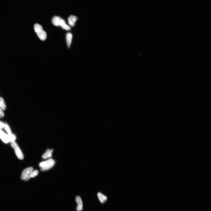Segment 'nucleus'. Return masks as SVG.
<instances>
[{
    "mask_svg": "<svg viewBox=\"0 0 211 211\" xmlns=\"http://www.w3.org/2000/svg\"><path fill=\"white\" fill-rule=\"evenodd\" d=\"M76 201L77 203V211H81L83 209V203L81 198L80 197L77 196L76 197Z\"/></svg>",
    "mask_w": 211,
    "mask_h": 211,
    "instance_id": "obj_5",
    "label": "nucleus"
},
{
    "mask_svg": "<svg viewBox=\"0 0 211 211\" xmlns=\"http://www.w3.org/2000/svg\"><path fill=\"white\" fill-rule=\"evenodd\" d=\"M0 107L4 110H6L7 108L4 99L1 97H0Z\"/></svg>",
    "mask_w": 211,
    "mask_h": 211,
    "instance_id": "obj_14",
    "label": "nucleus"
},
{
    "mask_svg": "<svg viewBox=\"0 0 211 211\" xmlns=\"http://www.w3.org/2000/svg\"><path fill=\"white\" fill-rule=\"evenodd\" d=\"M59 26L61 27L64 30L67 31L70 30L71 28L68 25H67L65 23V20L61 19L59 23Z\"/></svg>",
    "mask_w": 211,
    "mask_h": 211,
    "instance_id": "obj_8",
    "label": "nucleus"
},
{
    "mask_svg": "<svg viewBox=\"0 0 211 211\" xmlns=\"http://www.w3.org/2000/svg\"><path fill=\"white\" fill-rule=\"evenodd\" d=\"M5 127V125L2 123V122L0 121V129L3 128Z\"/></svg>",
    "mask_w": 211,
    "mask_h": 211,
    "instance_id": "obj_18",
    "label": "nucleus"
},
{
    "mask_svg": "<svg viewBox=\"0 0 211 211\" xmlns=\"http://www.w3.org/2000/svg\"><path fill=\"white\" fill-rule=\"evenodd\" d=\"M39 173L38 171L37 170H35L31 172L29 175H28L27 178H26L24 180L25 181H28L30 178H34L36 176H37Z\"/></svg>",
    "mask_w": 211,
    "mask_h": 211,
    "instance_id": "obj_13",
    "label": "nucleus"
},
{
    "mask_svg": "<svg viewBox=\"0 0 211 211\" xmlns=\"http://www.w3.org/2000/svg\"><path fill=\"white\" fill-rule=\"evenodd\" d=\"M72 35L71 33H68L66 36L67 43L68 47L69 48L70 45H71Z\"/></svg>",
    "mask_w": 211,
    "mask_h": 211,
    "instance_id": "obj_10",
    "label": "nucleus"
},
{
    "mask_svg": "<svg viewBox=\"0 0 211 211\" xmlns=\"http://www.w3.org/2000/svg\"><path fill=\"white\" fill-rule=\"evenodd\" d=\"M11 145L14 148L17 158L20 160H23L24 158L23 154L17 143L14 141L11 142Z\"/></svg>",
    "mask_w": 211,
    "mask_h": 211,
    "instance_id": "obj_3",
    "label": "nucleus"
},
{
    "mask_svg": "<svg viewBox=\"0 0 211 211\" xmlns=\"http://www.w3.org/2000/svg\"><path fill=\"white\" fill-rule=\"evenodd\" d=\"M77 19V17L75 16H70L68 19V22L69 25L72 27L74 26L75 25V22L76 21Z\"/></svg>",
    "mask_w": 211,
    "mask_h": 211,
    "instance_id": "obj_7",
    "label": "nucleus"
},
{
    "mask_svg": "<svg viewBox=\"0 0 211 211\" xmlns=\"http://www.w3.org/2000/svg\"><path fill=\"white\" fill-rule=\"evenodd\" d=\"M55 163V161L53 159L50 158L47 160L40 163L39 166L41 168V171H46L52 168Z\"/></svg>",
    "mask_w": 211,
    "mask_h": 211,
    "instance_id": "obj_2",
    "label": "nucleus"
},
{
    "mask_svg": "<svg viewBox=\"0 0 211 211\" xmlns=\"http://www.w3.org/2000/svg\"><path fill=\"white\" fill-rule=\"evenodd\" d=\"M9 137L10 141L13 142L14 141L15 139V137L14 135H8Z\"/></svg>",
    "mask_w": 211,
    "mask_h": 211,
    "instance_id": "obj_16",
    "label": "nucleus"
},
{
    "mask_svg": "<svg viewBox=\"0 0 211 211\" xmlns=\"http://www.w3.org/2000/svg\"><path fill=\"white\" fill-rule=\"evenodd\" d=\"M34 29L38 37L41 40H46L47 37L46 32L43 30V27L38 23H36L34 25Z\"/></svg>",
    "mask_w": 211,
    "mask_h": 211,
    "instance_id": "obj_1",
    "label": "nucleus"
},
{
    "mask_svg": "<svg viewBox=\"0 0 211 211\" xmlns=\"http://www.w3.org/2000/svg\"><path fill=\"white\" fill-rule=\"evenodd\" d=\"M0 138L5 143H7L10 142L8 135L1 131L0 129Z\"/></svg>",
    "mask_w": 211,
    "mask_h": 211,
    "instance_id": "obj_6",
    "label": "nucleus"
},
{
    "mask_svg": "<svg viewBox=\"0 0 211 211\" xmlns=\"http://www.w3.org/2000/svg\"><path fill=\"white\" fill-rule=\"evenodd\" d=\"M53 151L52 149H48L42 156V158L43 159H46L51 158L52 156V153Z\"/></svg>",
    "mask_w": 211,
    "mask_h": 211,
    "instance_id": "obj_9",
    "label": "nucleus"
},
{
    "mask_svg": "<svg viewBox=\"0 0 211 211\" xmlns=\"http://www.w3.org/2000/svg\"><path fill=\"white\" fill-rule=\"evenodd\" d=\"M4 115V112L2 111V109L0 107V118L3 117Z\"/></svg>",
    "mask_w": 211,
    "mask_h": 211,
    "instance_id": "obj_17",
    "label": "nucleus"
},
{
    "mask_svg": "<svg viewBox=\"0 0 211 211\" xmlns=\"http://www.w3.org/2000/svg\"><path fill=\"white\" fill-rule=\"evenodd\" d=\"M97 196L101 203H105L107 199V197L101 193L99 192L97 194Z\"/></svg>",
    "mask_w": 211,
    "mask_h": 211,
    "instance_id": "obj_12",
    "label": "nucleus"
},
{
    "mask_svg": "<svg viewBox=\"0 0 211 211\" xmlns=\"http://www.w3.org/2000/svg\"><path fill=\"white\" fill-rule=\"evenodd\" d=\"M33 170V168L32 167L24 169L22 173L21 176V179L24 180Z\"/></svg>",
    "mask_w": 211,
    "mask_h": 211,
    "instance_id": "obj_4",
    "label": "nucleus"
},
{
    "mask_svg": "<svg viewBox=\"0 0 211 211\" xmlns=\"http://www.w3.org/2000/svg\"><path fill=\"white\" fill-rule=\"evenodd\" d=\"M62 18L58 17H54L52 20V22L53 24L57 26H59L60 21Z\"/></svg>",
    "mask_w": 211,
    "mask_h": 211,
    "instance_id": "obj_11",
    "label": "nucleus"
},
{
    "mask_svg": "<svg viewBox=\"0 0 211 211\" xmlns=\"http://www.w3.org/2000/svg\"><path fill=\"white\" fill-rule=\"evenodd\" d=\"M4 127H5V129H6V131H7V133H8V135H12V134L11 130H10V127H9L8 125L7 124H5Z\"/></svg>",
    "mask_w": 211,
    "mask_h": 211,
    "instance_id": "obj_15",
    "label": "nucleus"
}]
</instances>
